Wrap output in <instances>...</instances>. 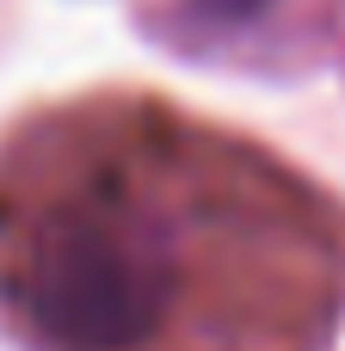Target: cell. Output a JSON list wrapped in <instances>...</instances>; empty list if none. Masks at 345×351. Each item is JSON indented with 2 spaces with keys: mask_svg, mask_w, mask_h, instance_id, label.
Instances as JSON below:
<instances>
[{
  "mask_svg": "<svg viewBox=\"0 0 345 351\" xmlns=\"http://www.w3.org/2000/svg\"><path fill=\"white\" fill-rule=\"evenodd\" d=\"M179 265L160 216L117 197L43 210L12 265V296L56 351H142L160 333Z\"/></svg>",
  "mask_w": 345,
  "mask_h": 351,
  "instance_id": "cell-1",
  "label": "cell"
},
{
  "mask_svg": "<svg viewBox=\"0 0 345 351\" xmlns=\"http://www.w3.org/2000/svg\"><path fill=\"white\" fill-rule=\"evenodd\" d=\"M204 12H216V19H253L265 0H198Z\"/></svg>",
  "mask_w": 345,
  "mask_h": 351,
  "instance_id": "cell-2",
  "label": "cell"
}]
</instances>
